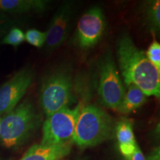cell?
Returning a JSON list of instances; mask_svg holds the SVG:
<instances>
[{"label": "cell", "mask_w": 160, "mask_h": 160, "mask_svg": "<svg viewBox=\"0 0 160 160\" xmlns=\"http://www.w3.org/2000/svg\"><path fill=\"white\" fill-rule=\"evenodd\" d=\"M117 58L126 86L133 84L147 97L160 95V71L138 48L127 33L117 42Z\"/></svg>", "instance_id": "cell-1"}, {"label": "cell", "mask_w": 160, "mask_h": 160, "mask_svg": "<svg viewBox=\"0 0 160 160\" xmlns=\"http://www.w3.org/2000/svg\"><path fill=\"white\" fill-rule=\"evenodd\" d=\"M113 132V120L97 106L89 105L80 109L72 141L80 148L95 146L105 141Z\"/></svg>", "instance_id": "cell-2"}, {"label": "cell", "mask_w": 160, "mask_h": 160, "mask_svg": "<svg viewBox=\"0 0 160 160\" xmlns=\"http://www.w3.org/2000/svg\"><path fill=\"white\" fill-rule=\"evenodd\" d=\"M39 122V116L33 104L23 101L6 113L0 122V140L5 147H17L28 137Z\"/></svg>", "instance_id": "cell-3"}, {"label": "cell", "mask_w": 160, "mask_h": 160, "mask_svg": "<svg viewBox=\"0 0 160 160\" xmlns=\"http://www.w3.org/2000/svg\"><path fill=\"white\" fill-rule=\"evenodd\" d=\"M71 73L59 68L44 80L40 90V105L47 117L68 105L73 100Z\"/></svg>", "instance_id": "cell-4"}, {"label": "cell", "mask_w": 160, "mask_h": 160, "mask_svg": "<svg viewBox=\"0 0 160 160\" xmlns=\"http://www.w3.org/2000/svg\"><path fill=\"white\" fill-rule=\"evenodd\" d=\"M99 93L105 107L117 111L125 97V91L111 52H107L99 63Z\"/></svg>", "instance_id": "cell-5"}, {"label": "cell", "mask_w": 160, "mask_h": 160, "mask_svg": "<svg viewBox=\"0 0 160 160\" xmlns=\"http://www.w3.org/2000/svg\"><path fill=\"white\" fill-rule=\"evenodd\" d=\"M80 106L71 109L62 108L46 118L43 125L41 144L65 145L72 141Z\"/></svg>", "instance_id": "cell-6"}, {"label": "cell", "mask_w": 160, "mask_h": 160, "mask_svg": "<svg viewBox=\"0 0 160 160\" xmlns=\"http://www.w3.org/2000/svg\"><path fill=\"white\" fill-rule=\"evenodd\" d=\"M105 28V17L102 9L99 7L91 8L78 22L76 41L82 48L93 47L102 37Z\"/></svg>", "instance_id": "cell-7"}, {"label": "cell", "mask_w": 160, "mask_h": 160, "mask_svg": "<svg viewBox=\"0 0 160 160\" xmlns=\"http://www.w3.org/2000/svg\"><path fill=\"white\" fill-rule=\"evenodd\" d=\"M34 73L31 68L17 72L0 88V115L8 113L17 107L31 86Z\"/></svg>", "instance_id": "cell-8"}, {"label": "cell", "mask_w": 160, "mask_h": 160, "mask_svg": "<svg viewBox=\"0 0 160 160\" xmlns=\"http://www.w3.org/2000/svg\"><path fill=\"white\" fill-rule=\"evenodd\" d=\"M74 4L66 2L58 8L50 22L46 33L45 45L48 51L58 48L67 39L74 14Z\"/></svg>", "instance_id": "cell-9"}, {"label": "cell", "mask_w": 160, "mask_h": 160, "mask_svg": "<svg viewBox=\"0 0 160 160\" xmlns=\"http://www.w3.org/2000/svg\"><path fill=\"white\" fill-rule=\"evenodd\" d=\"M70 144H39L30 148L20 160H62L70 153Z\"/></svg>", "instance_id": "cell-10"}, {"label": "cell", "mask_w": 160, "mask_h": 160, "mask_svg": "<svg viewBox=\"0 0 160 160\" xmlns=\"http://www.w3.org/2000/svg\"><path fill=\"white\" fill-rule=\"evenodd\" d=\"M48 4L45 0H0V11L5 13L40 12L45 11Z\"/></svg>", "instance_id": "cell-11"}, {"label": "cell", "mask_w": 160, "mask_h": 160, "mask_svg": "<svg viewBox=\"0 0 160 160\" xmlns=\"http://www.w3.org/2000/svg\"><path fill=\"white\" fill-rule=\"evenodd\" d=\"M125 92L122 102L117 111L122 113H131L143 105L147 101V96L133 84H130Z\"/></svg>", "instance_id": "cell-12"}, {"label": "cell", "mask_w": 160, "mask_h": 160, "mask_svg": "<svg viewBox=\"0 0 160 160\" xmlns=\"http://www.w3.org/2000/svg\"><path fill=\"white\" fill-rule=\"evenodd\" d=\"M116 133H117L119 145L137 144L132 125L128 120L122 119L119 122L116 127Z\"/></svg>", "instance_id": "cell-13"}, {"label": "cell", "mask_w": 160, "mask_h": 160, "mask_svg": "<svg viewBox=\"0 0 160 160\" xmlns=\"http://www.w3.org/2000/svg\"><path fill=\"white\" fill-rule=\"evenodd\" d=\"M146 21L152 31H157L160 27L159 0L149 2L146 7Z\"/></svg>", "instance_id": "cell-14"}, {"label": "cell", "mask_w": 160, "mask_h": 160, "mask_svg": "<svg viewBox=\"0 0 160 160\" xmlns=\"http://www.w3.org/2000/svg\"><path fill=\"white\" fill-rule=\"evenodd\" d=\"M25 40V37L23 31L21 29L14 27L10 29V31L5 35L1 41V44L17 47L21 45Z\"/></svg>", "instance_id": "cell-15"}, {"label": "cell", "mask_w": 160, "mask_h": 160, "mask_svg": "<svg viewBox=\"0 0 160 160\" xmlns=\"http://www.w3.org/2000/svg\"><path fill=\"white\" fill-rule=\"evenodd\" d=\"M25 40L30 45L36 48H42L45 45L46 33L45 32L38 31L36 29L28 30L25 34Z\"/></svg>", "instance_id": "cell-16"}, {"label": "cell", "mask_w": 160, "mask_h": 160, "mask_svg": "<svg viewBox=\"0 0 160 160\" xmlns=\"http://www.w3.org/2000/svg\"><path fill=\"white\" fill-rule=\"evenodd\" d=\"M147 58L160 71V45L157 41H153L146 52Z\"/></svg>", "instance_id": "cell-17"}, {"label": "cell", "mask_w": 160, "mask_h": 160, "mask_svg": "<svg viewBox=\"0 0 160 160\" xmlns=\"http://www.w3.org/2000/svg\"><path fill=\"white\" fill-rule=\"evenodd\" d=\"M12 26H13V22L10 20L3 23H0V39L5 36L10 31V29L12 28Z\"/></svg>", "instance_id": "cell-18"}, {"label": "cell", "mask_w": 160, "mask_h": 160, "mask_svg": "<svg viewBox=\"0 0 160 160\" xmlns=\"http://www.w3.org/2000/svg\"><path fill=\"white\" fill-rule=\"evenodd\" d=\"M128 160H146L145 157H144L142 152L140 150L139 146H137L134 152L132 154L131 157L129 158Z\"/></svg>", "instance_id": "cell-19"}, {"label": "cell", "mask_w": 160, "mask_h": 160, "mask_svg": "<svg viewBox=\"0 0 160 160\" xmlns=\"http://www.w3.org/2000/svg\"><path fill=\"white\" fill-rule=\"evenodd\" d=\"M148 160H159V149L157 148L149 156Z\"/></svg>", "instance_id": "cell-20"}, {"label": "cell", "mask_w": 160, "mask_h": 160, "mask_svg": "<svg viewBox=\"0 0 160 160\" xmlns=\"http://www.w3.org/2000/svg\"><path fill=\"white\" fill-rule=\"evenodd\" d=\"M9 20V18L6 15L5 13L0 11V23H3Z\"/></svg>", "instance_id": "cell-21"}, {"label": "cell", "mask_w": 160, "mask_h": 160, "mask_svg": "<svg viewBox=\"0 0 160 160\" xmlns=\"http://www.w3.org/2000/svg\"><path fill=\"white\" fill-rule=\"evenodd\" d=\"M0 122H1V115H0Z\"/></svg>", "instance_id": "cell-22"}]
</instances>
